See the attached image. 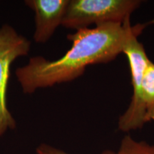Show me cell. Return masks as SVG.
I'll return each mask as SVG.
<instances>
[{"mask_svg": "<svg viewBox=\"0 0 154 154\" xmlns=\"http://www.w3.org/2000/svg\"><path fill=\"white\" fill-rule=\"evenodd\" d=\"M153 22L132 26L129 19L123 24H105L68 34L72 47L60 59L48 60L37 56L17 69L15 74L23 92L31 94L38 88L72 82L82 76L90 65L113 60L123 53L128 39L139 36Z\"/></svg>", "mask_w": 154, "mask_h": 154, "instance_id": "cell-1", "label": "cell"}, {"mask_svg": "<svg viewBox=\"0 0 154 154\" xmlns=\"http://www.w3.org/2000/svg\"><path fill=\"white\" fill-rule=\"evenodd\" d=\"M139 0H71L61 26L76 31L96 26L123 23L139 7Z\"/></svg>", "mask_w": 154, "mask_h": 154, "instance_id": "cell-2", "label": "cell"}, {"mask_svg": "<svg viewBox=\"0 0 154 154\" xmlns=\"http://www.w3.org/2000/svg\"><path fill=\"white\" fill-rule=\"evenodd\" d=\"M31 42L20 35L12 26L4 24L0 28V136L8 129L16 128V121L7 103V90L11 63L17 58L28 55Z\"/></svg>", "mask_w": 154, "mask_h": 154, "instance_id": "cell-3", "label": "cell"}, {"mask_svg": "<svg viewBox=\"0 0 154 154\" xmlns=\"http://www.w3.org/2000/svg\"><path fill=\"white\" fill-rule=\"evenodd\" d=\"M123 53L126 56L129 64L133 94L130 104L126 111L119 117L118 127L123 132L137 130V117L139 106L143 74L148 63V57L143 45L138 41V36H133L124 46Z\"/></svg>", "mask_w": 154, "mask_h": 154, "instance_id": "cell-4", "label": "cell"}, {"mask_svg": "<svg viewBox=\"0 0 154 154\" xmlns=\"http://www.w3.org/2000/svg\"><path fill=\"white\" fill-rule=\"evenodd\" d=\"M69 0H26L25 4L35 13L34 39L44 44L62 24Z\"/></svg>", "mask_w": 154, "mask_h": 154, "instance_id": "cell-5", "label": "cell"}, {"mask_svg": "<svg viewBox=\"0 0 154 154\" xmlns=\"http://www.w3.org/2000/svg\"><path fill=\"white\" fill-rule=\"evenodd\" d=\"M154 120V63L149 61L143 74L139 106L137 117V127L140 129L146 123Z\"/></svg>", "mask_w": 154, "mask_h": 154, "instance_id": "cell-6", "label": "cell"}, {"mask_svg": "<svg viewBox=\"0 0 154 154\" xmlns=\"http://www.w3.org/2000/svg\"><path fill=\"white\" fill-rule=\"evenodd\" d=\"M116 154H154V145L146 141H136L129 135L123 138Z\"/></svg>", "mask_w": 154, "mask_h": 154, "instance_id": "cell-7", "label": "cell"}, {"mask_svg": "<svg viewBox=\"0 0 154 154\" xmlns=\"http://www.w3.org/2000/svg\"><path fill=\"white\" fill-rule=\"evenodd\" d=\"M37 154H69L66 152L61 151V150L54 148L52 146L47 145V144H41L36 149ZM101 154H116L112 151H105Z\"/></svg>", "mask_w": 154, "mask_h": 154, "instance_id": "cell-8", "label": "cell"}]
</instances>
